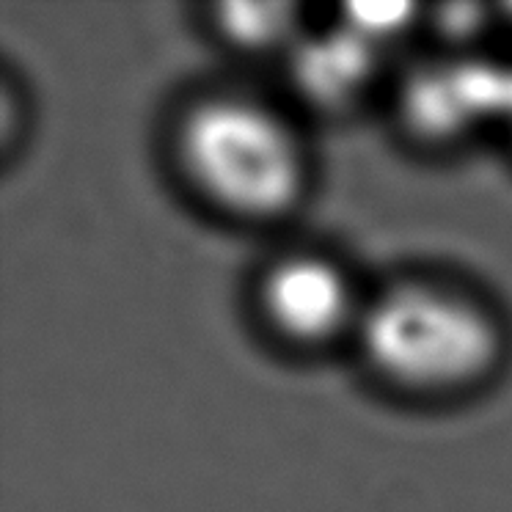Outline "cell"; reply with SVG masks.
Listing matches in <instances>:
<instances>
[{
    "label": "cell",
    "instance_id": "cell-1",
    "mask_svg": "<svg viewBox=\"0 0 512 512\" xmlns=\"http://www.w3.org/2000/svg\"><path fill=\"white\" fill-rule=\"evenodd\" d=\"M358 358L394 394L444 402L482 389L504 364L507 325L466 281L402 273L369 290Z\"/></svg>",
    "mask_w": 512,
    "mask_h": 512
},
{
    "label": "cell",
    "instance_id": "cell-2",
    "mask_svg": "<svg viewBox=\"0 0 512 512\" xmlns=\"http://www.w3.org/2000/svg\"><path fill=\"white\" fill-rule=\"evenodd\" d=\"M168 141L182 185L226 221H281L309 193L312 152L301 124L256 91L196 94Z\"/></svg>",
    "mask_w": 512,
    "mask_h": 512
},
{
    "label": "cell",
    "instance_id": "cell-3",
    "mask_svg": "<svg viewBox=\"0 0 512 512\" xmlns=\"http://www.w3.org/2000/svg\"><path fill=\"white\" fill-rule=\"evenodd\" d=\"M369 290L323 248H284L259 268L251 303L262 331L292 353L356 342Z\"/></svg>",
    "mask_w": 512,
    "mask_h": 512
},
{
    "label": "cell",
    "instance_id": "cell-4",
    "mask_svg": "<svg viewBox=\"0 0 512 512\" xmlns=\"http://www.w3.org/2000/svg\"><path fill=\"white\" fill-rule=\"evenodd\" d=\"M413 133L427 141H457L485 124H504L512 111V69L477 58L427 64L402 89L400 105Z\"/></svg>",
    "mask_w": 512,
    "mask_h": 512
},
{
    "label": "cell",
    "instance_id": "cell-5",
    "mask_svg": "<svg viewBox=\"0 0 512 512\" xmlns=\"http://www.w3.org/2000/svg\"><path fill=\"white\" fill-rule=\"evenodd\" d=\"M380 53L336 20L334 31H309L287 58L303 100L320 111H342L372 89Z\"/></svg>",
    "mask_w": 512,
    "mask_h": 512
},
{
    "label": "cell",
    "instance_id": "cell-6",
    "mask_svg": "<svg viewBox=\"0 0 512 512\" xmlns=\"http://www.w3.org/2000/svg\"><path fill=\"white\" fill-rule=\"evenodd\" d=\"M215 31L223 45L243 53L290 56L312 28L295 3H226L215 9Z\"/></svg>",
    "mask_w": 512,
    "mask_h": 512
},
{
    "label": "cell",
    "instance_id": "cell-7",
    "mask_svg": "<svg viewBox=\"0 0 512 512\" xmlns=\"http://www.w3.org/2000/svg\"><path fill=\"white\" fill-rule=\"evenodd\" d=\"M507 130H510V135H512V111H510V119H507Z\"/></svg>",
    "mask_w": 512,
    "mask_h": 512
}]
</instances>
